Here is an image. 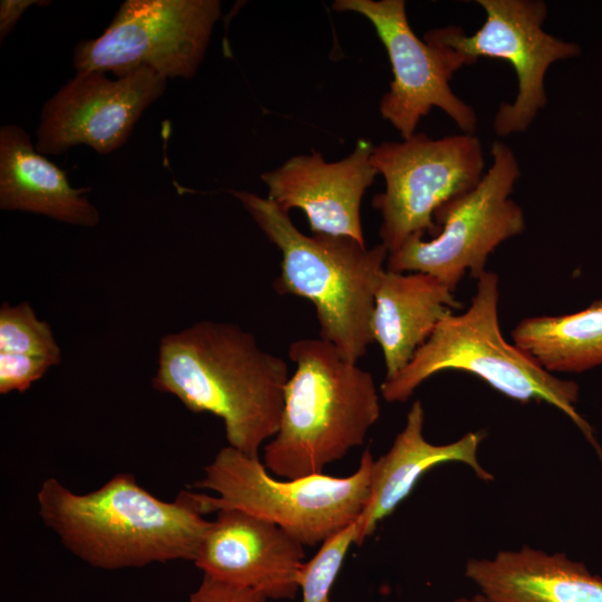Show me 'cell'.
<instances>
[{"label": "cell", "mask_w": 602, "mask_h": 602, "mask_svg": "<svg viewBox=\"0 0 602 602\" xmlns=\"http://www.w3.org/2000/svg\"><path fill=\"white\" fill-rule=\"evenodd\" d=\"M157 362L153 387L192 412L221 418L229 446L259 457L263 443L276 434L288 365L240 326L203 320L166 334Z\"/></svg>", "instance_id": "obj_1"}, {"label": "cell", "mask_w": 602, "mask_h": 602, "mask_svg": "<svg viewBox=\"0 0 602 602\" xmlns=\"http://www.w3.org/2000/svg\"><path fill=\"white\" fill-rule=\"evenodd\" d=\"M37 502L41 520L64 546L103 570L194 562L211 524L190 491L165 502L130 473H118L87 494H76L50 477L40 485Z\"/></svg>", "instance_id": "obj_2"}, {"label": "cell", "mask_w": 602, "mask_h": 602, "mask_svg": "<svg viewBox=\"0 0 602 602\" xmlns=\"http://www.w3.org/2000/svg\"><path fill=\"white\" fill-rule=\"evenodd\" d=\"M231 193L282 254L274 290L309 300L315 309L320 338L357 363L373 341L375 292L386 270L387 247L382 243L367 247L346 235H305L289 212L268 197L246 191Z\"/></svg>", "instance_id": "obj_3"}, {"label": "cell", "mask_w": 602, "mask_h": 602, "mask_svg": "<svg viewBox=\"0 0 602 602\" xmlns=\"http://www.w3.org/2000/svg\"><path fill=\"white\" fill-rule=\"evenodd\" d=\"M289 378L276 434L264 447V466L280 478L321 474L363 444L380 416L373 377L321 338L289 346Z\"/></svg>", "instance_id": "obj_4"}, {"label": "cell", "mask_w": 602, "mask_h": 602, "mask_svg": "<svg viewBox=\"0 0 602 602\" xmlns=\"http://www.w3.org/2000/svg\"><path fill=\"white\" fill-rule=\"evenodd\" d=\"M498 299V275L485 271L477 279L470 305L438 323L410 362L383 380L381 396L389 402H404L431 376L446 370L464 371L516 401L538 400L556 407L576 425L602 459L591 426L575 409L577 383L545 370L530 353L504 339Z\"/></svg>", "instance_id": "obj_5"}, {"label": "cell", "mask_w": 602, "mask_h": 602, "mask_svg": "<svg viewBox=\"0 0 602 602\" xmlns=\"http://www.w3.org/2000/svg\"><path fill=\"white\" fill-rule=\"evenodd\" d=\"M373 457L366 449L357 470L346 477L313 474L276 479L259 457L223 447L194 486L216 494L190 492L201 514L241 509L266 520L299 541L315 546L355 522L369 496Z\"/></svg>", "instance_id": "obj_6"}, {"label": "cell", "mask_w": 602, "mask_h": 602, "mask_svg": "<svg viewBox=\"0 0 602 602\" xmlns=\"http://www.w3.org/2000/svg\"><path fill=\"white\" fill-rule=\"evenodd\" d=\"M491 153L492 165L478 184L435 212L437 235L409 237L389 253L387 270L427 273L455 292L466 273L477 280L488 256L525 230L524 211L511 198L521 175L516 156L499 140Z\"/></svg>", "instance_id": "obj_7"}, {"label": "cell", "mask_w": 602, "mask_h": 602, "mask_svg": "<svg viewBox=\"0 0 602 602\" xmlns=\"http://www.w3.org/2000/svg\"><path fill=\"white\" fill-rule=\"evenodd\" d=\"M371 161L386 187L372 198L381 243L397 251L412 235L439 232L435 212L474 188L484 176L483 146L474 134L431 138L416 133L373 148Z\"/></svg>", "instance_id": "obj_8"}, {"label": "cell", "mask_w": 602, "mask_h": 602, "mask_svg": "<svg viewBox=\"0 0 602 602\" xmlns=\"http://www.w3.org/2000/svg\"><path fill=\"white\" fill-rule=\"evenodd\" d=\"M220 17L219 0H126L100 36L76 46L74 67L117 78L148 67L166 79H190Z\"/></svg>", "instance_id": "obj_9"}, {"label": "cell", "mask_w": 602, "mask_h": 602, "mask_svg": "<svg viewBox=\"0 0 602 602\" xmlns=\"http://www.w3.org/2000/svg\"><path fill=\"white\" fill-rule=\"evenodd\" d=\"M486 19L468 36L460 27L448 26L425 32L424 40L452 48L475 64L480 57L511 64L517 78L512 103L499 105L493 122L498 136L527 130L547 98L544 79L556 61L574 58L575 42L556 38L543 29L547 6L542 0H478Z\"/></svg>", "instance_id": "obj_10"}, {"label": "cell", "mask_w": 602, "mask_h": 602, "mask_svg": "<svg viewBox=\"0 0 602 602\" xmlns=\"http://www.w3.org/2000/svg\"><path fill=\"white\" fill-rule=\"evenodd\" d=\"M332 8L365 16L385 46L394 75L380 100V115L402 139L416 134L433 107L446 113L466 134H474V108L452 90L454 74L468 60L449 47L426 42L412 31L404 0H336Z\"/></svg>", "instance_id": "obj_11"}, {"label": "cell", "mask_w": 602, "mask_h": 602, "mask_svg": "<svg viewBox=\"0 0 602 602\" xmlns=\"http://www.w3.org/2000/svg\"><path fill=\"white\" fill-rule=\"evenodd\" d=\"M166 86L167 79L148 67L116 79L100 71H76L43 105L35 147L42 155H60L77 145L111 153L126 143Z\"/></svg>", "instance_id": "obj_12"}, {"label": "cell", "mask_w": 602, "mask_h": 602, "mask_svg": "<svg viewBox=\"0 0 602 602\" xmlns=\"http://www.w3.org/2000/svg\"><path fill=\"white\" fill-rule=\"evenodd\" d=\"M304 545L278 525L241 509L216 512L194 561L204 574L252 589L268 599L293 600Z\"/></svg>", "instance_id": "obj_13"}, {"label": "cell", "mask_w": 602, "mask_h": 602, "mask_svg": "<svg viewBox=\"0 0 602 602\" xmlns=\"http://www.w3.org/2000/svg\"><path fill=\"white\" fill-rule=\"evenodd\" d=\"M373 148L361 138L338 162H326L318 152L292 156L261 174L268 198L287 212L302 210L313 234L346 235L365 243L360 206L378 174L371 161Z\"/></svg>", "instance_id": "obj_14"}, {"label": "cell", "mask_w": 602, "mask_h": 602, "mask_svg": "<svg viewBox=\"0 0 602 602\" xmlns=\"http://www.w3.org/2000/svg\"><path fill=\"white\" fill-rule=\"evenodd\" d=\"M424 419L423 405L416 400L407 414L404 429L397 435L390 449L373 462L368 501L357 518V545L372 535L378 523L398 507L427 470L437 465L463 463L480 479H494L477 458L483 438L479 433H467L456 441L435 445L424 437Z\"/></svg>", "instance_id": "obj_15"}, {"label": "cell", "mask_w": 602, "mask_h": 602, "mask_svg": "<svg viewBox=\"0 0 602 602\" xmlns=\"http://www.w3.org/2000/svg\"><path fill=\"white\" fill-rule=\"evenodd\" d=\"M465 575L489 602H602V576L564 553L527 545L470 559Z\"/></svg>", "instance_id": "obj_16"}, {"label": "cell", "mask_w": 602, "mask_h": 602, "mask_svg": "<svg viewBox=\"0 0 602 602\" xmlns=\"http://www.w3.org/2000/svg\"><path fill=\"white\" fill-rule=\"evenodd\" d=\"M459 303L435 276L385 270L375 292L373 341L382 350L386 377L392 378L412 359L438 323Z\"/></svg>", "instance_id": "obj_17"}, {"label": "cell", "mask_w": 602, "mask_h": 602, "mask_svg": "<svg viewBox=\"0 0 602 602\" xmlns=\"http://www.w3.org/2000/svg\"><path fill=\"white\" fill-rule=\"evenodd\" d=\"M89 190L72 187L67 173L37 152L23 128L10 124L0 128L1 210L94 227L100 217L86 197Z\"/></svg>", "instance_id": "obj_18"}, {"label": "cell", "mask_w": 602, "mask_h": 602, "mask_svg": "<svg viewBox=\"0 0 602 602\" xmlns=\"http://www.w3.org/2000/svg\"><path fill=\"white\" fill-rule=\"evenodd\" d=\"M512 339L551 373L601 366L602 299L573 313L525 318L513 329Z\"/></svg>", "instance_id": "obj_19"}, {"label": "cell", "mask_w": 602, "mask_h": 602, "mask_svg": "<svg viewBox=\"0 0 602 602\" xmlns=\"http://www.w3.org/2000/svg\"><path fill=\"white\" fill-rule=\"evenodd\" d=\"M0 351L43 358L58 365L60 348L50 326L40 320L28 302L3 303L0 309Z\"/></svg>", "instance_id": "obj_20"}, {"label": "cell", "mask_w": 602, "mask_h": 602, "mask_svg": "<svg viewBox=\"0 0 602 602\" xmlns=\"http://www.w3.org/2000/svg\"><path fill=\"white\" fill-rule=\"evenodd\" d=\"M357 540V520L326 538L318 552L300 569L298 583L302 602H330V591Z\"/></svg>", "instance_id": "obj_21"}, {"label": "cell", "mask_w": 602, "mask_h": 602, "mask_svg": "<svg viewBox=\"0 0 602 602\" xmlns=\"http://www.w3.org/2000/svg\"><path fill=\"white\" fill-rule=\"evenodd\" d=\"M54 363L47 359L0 351V394L25 392Z\"/></svg>", "instance_id": "obj_22"}, {"label": "cell", "mask_w": 602, "mask_h": 602, "mask_svg": "<svg viewBox=\"0 0 602 602\" xmlns=\"http://www.w3.org/2000/svg\"><path fill=\"white\" fill-rule=\"evenodd\" d=\"M263 594L204 574L187 602H268Z\"/></svg>", "instance_id": "obj_23"}, {"label": "cell", "mask_w": 602, "mask_h": 602, "mask_svg": "<svg viewBox=\"0 0 602 602\" xmlns=\"http://www.w3.org/2000/svg\"><path fill=\"white\" fill-rule=\"evenodd\" d=\"M49 4L50 1L2 0L0 2V39L3 40L14 28L23 12L32 4Z\"/></svg>", "instance_id": "obj_24"}, {"label": "cell", "mask_w": 602, "mask_h": 602, "mask_svg": "<svg viewBox=\"0 0 602 602\" xmlns=\"http://www.w3.org/2000/svg\"><path fill=\"white\" fill-rule=\"evenodd\" d=\"M454 602H489V601L482 593H476L472 596L458 598Z\"/></svg>", "instance_id": "obj_25"}]
</instances>
